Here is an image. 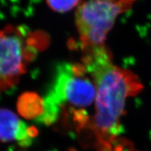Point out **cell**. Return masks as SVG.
Segmentation results:
<instances>
[{
	"label": "cell",
	"instance_id": "obj_1",
	"mask_svg": "<svg viewBox=\"0 0 151 151\" xmlns=\"http://www.w3.org/2000/svg\"><path fill=\"white\" fill-rule=\"evenodd\" d=\"M84 52L83 64L96 87L92 127L99 148L111 147L123 131L120 118L126 100L140 93L143 86L133 72L113 64L112 55L104 45Z\"/></svg>",
	"mask_w": 151,
	"mask_h": 151
},
{
	"label": "cell",
	"instance_id": "obj_2",
	"mask_svg": "<svg viewBox=\"0 0 151 151\" xmlns=\"http://www.w3.org/2000/svg\"><path fill=\"white\" fill-rule=\"evenodd\" d=\"M95 98V84L83 64L61 63L57 66L43 100V114L36 121L50 125L67 107L69 112L83 110L92 105Z\"/></svg>",
	"mask_w": 151,
	"mask_h": 151
},
{
	"label": "cell",
	"instance_id": "obj_3",
	"mask_svg": "<svg viewBox=\"0 0 151 151\" xmlns=\"http://www.w3.org/2000/svg\"><path fill=\"white\" fill-rule=\"evenodd\" d=\"M134 0H88L78 6L75 22L83 50L104 45L107 34L118 15L129 9Z\"/></svg>",
	"mask_w": 151,
	"mask_h": 151
},
{
	"label": "cell",
	"instance_id": "obj_4",
	"mask_svg": "<svg viewBox=\"0 0 151 151\" xmlns=\"http://www.w3.org/2000/svg\"><path fill=\"white\" fill-rule=\"evenodd\" d=\"M34 38L23 28L0 29V91L16 85L36 55Z\"/></svg>",
	"mask_w": 151,
	"mask_h": 151
},
{
	"label": "cell",
	"instance_id": "obj_5",
	"mask_svg": "<svg viewBox=\"0 0 151 151\" xmlns=\"http://www.w3.org/2000/svg\"><path fill=\"white\" fill-rule=\"evenodd\" d=\"M28 127L13 111L0 109V141H16L20 146H29L32 143V138L28 134Z\"/></svg>",
	"mask_w": 151,
	"mask_h": 151
},
{
	"label": "cell",
	"instance_id": "obj_6",
	"mask_svg": "<svg viewBox=\"0 0 151 151\" xmlns=\"http://www.w3.org/2000/svg\"><path fill=\"white\" fill-rule=\"evenodd\" d=\"M18 109L20 114L27 119L39 118L43 113V100H39V97H32L22 99L18 104Z\"/></svg>",
	"mask_w": 151,
	"mask_h": 151
},
{
	"label": "cell",
	"instance_id": "obj_7",
	"mask_svg": "<svg viewBox=\"0 0 151 151\" xmlns=\"http://www.w3.org/2000/svg\"><path fill=\"white\" fill-rule=\"evenodd\" d=\"M52 10L57 12H67L78 4L79 0H46Z\"/></svg>",
	"mask_w": 151,
	"mask_h": 151
}]
</instances>
